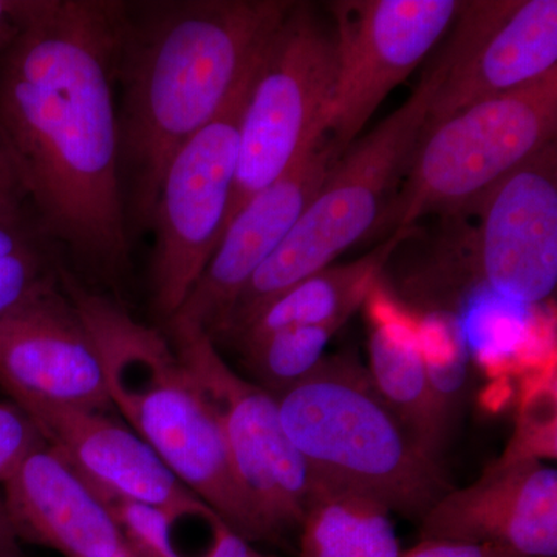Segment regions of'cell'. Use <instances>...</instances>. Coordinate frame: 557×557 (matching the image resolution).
Instances as JSON below:
<instances>
[{
	"label": "cell",
	"instance_id": "277c9868",
	"mask_svg": "<svg viewBox=\"0 0 557 557\" xmlns=\"http://www.w3.org/2000/svg\"><path fill=\"white\" fill-rule=\"evenodd\" d=\"M276 401L289 442L325 487L420 522L453 490L442 460L418 445L354 355L325 357Z\"/></svg>",
	"mask_w": 557,
	"mask_h": 557
},
{
	"label": "cell",
	"instance_id": "7c38bea8",
	"mask_svg": "<svg viewBox=\"0 0 557 557\" xmlns=\"http://www.w3.org/2000/svg\"><path fill=\"white\" fill-rule=\"evenodd\" d=\"M474 276L497 298L536 306L557 285V146L549 143L479 201Z\"/></svg>",
	"mask_w": 557,
	"mask_h": 557
},
{
	"label": "cell",
	"instance_id": "603a6c76",
	"mask_svg": "<svg viewBox=\"0 0 557 557\" xmlns=\"http://www.w3.org/2000/svg\"><path fill=\"white\" fill-rule=\"evenodd\" d=\"M344 322L282 329L237 347L255 384L274 398L307 379L325 358Z\"/></svg>",
	"mask_w": 557,
	"mask_h": 557
},
{
	"label": "cell",
	"instance_id": "5bb4252c",
	"mask_svg": "<svg viewBox=\"0 0 557 557\" xmlns=\"http://www.w3.org/2000/svg\"><path fill=\"white\" fill-rule=\"evenodd\" d=\"M421 539L478 542L523 557H557V471L512 440L471 485L450 490L421 519Z\"/></svg>",
	"mask_w": 557,
	"mask_h": 557
},
{
	"label": "cell",
	"instance_id": "cb8c5ba5",
	"mask_svg": "<svg viewBox=\"0 0 557 557\" xmlns=\"http://www.w3.org/2000/svg\"><path fill=\"white\" fill-rule=\"evenodd\" d=\"M47 445L35 421L20 406L0 403V485L33 450Z\"/></svg>",
	"mask_w": 557,
	"mask_h": 557
},
{
	"label": "cell",
	"instance_id": "f1b7e54d",
	"mask_svg": "<svg viewBox=\"0 0 557 557\" xmlns=\"http://www.w3.org/2000/svg\"><path fill=\"white\" fill-rule=\"evenodd\" d=\"M112 557H139V556L131 547L129 549H126V552L120 553V555H115Z\"/></svg>",
	"mask_w": 557,
	"mask_h": 557
},
{
	"label": "cell",
	"instance_id": "8992f818",
	"mask_svg": "<svg viewBox=\"0 0 557 557\" xmlns=\"http://www.w3.org/2000/svg\"><path fill=\"white\" fill-rule=\"evenodd\" d=\"M557 70L500 97L475 102L421 134L409 174L384 222L410 231L432 212H457L556 141Z\"/></svg>",
	"mask_w": 557,
	"mask_h": 557
},
{
	"label": "cell",
	"instance_id": "52a82bcc",
	"mask_svg": "<svg viewBox=\"0 0 557 557\" xmlns=\"http://www.w3.org/2000/svg\"><path fill=\"white\" fill-rule=\"evenodd\" d=\"M335 81V36L313 5L293 2L263 49L249 90L225 231L325 134Z\"/></svg>",
	"mask_w": 557,
	"mask_h": 557
},
{
	"label": "cell",
	"instance_id": "ac0fdd59",
	"mask_svg": "<svg viewBox=\"0 0 557 557\" xmlns=\"http://www.w3.org/2000/svg\"><path fill=\"white\" fill-rule=\"evenodd\" d=\"M410 231H394L391 237L361 258L325 267L270 300L228 339L237 347L282 329L346 322L357 313L379 281L395 249Z\"/></svg>",
	"mask_w": 557,
	"mask_h": 557
},
{
	"label": "cell",
	"instance_id": "30bf717a",
	"mask_svg": "<svg viewBox=\"0 0 557 557\" xmlns=\"http://www.w3.org/2000/svg\"><path fill=\"white\" fill-rule=\"evenodd\" d=\"M458 0H336V81L327 137L338 159L395 87L437 46L456 20Z\"/></svg>",
	"mask_w": 557,
	"mask_h": 557
},
{
	"label": "cell",
	"instance_id": "d6986e66",
	"mask_svg": "<svg viewBox=\"0 0 557 557\" xmlns=\"http://www.w3.org/2000/svg\"><path fill=\"white\" fill-rule=\"evenodd\" d=\"M369 375L380 397L432 457L442 460L449 431L440 420L420 339L399 322H380L370 333Z\"/></svg>",
	"mask_w": 557,
	"mask_h": 557
},
{
	"label": "cell",
	"instance_id": "4fadbf2b",
	"mask_svg": "<svg viewBox=\"0 0 557 557\" xmlns=\"http://www.w3.org/2000/svg\"><path fill=\"white\" fill-rule=\"evenodd\" d=\"M0 386L16 406L112 409L100 354L61 281L0 318Z\"/></svg>",
	"mask_w": 557,
	"mask_h": 557
},
{
	"label": "cell",
	"instance_id": "3957f363",
	"mask_svg": "<svg viewBox=\"0 0 557 557\" xmlns=\"http://www.w3.org/2000/svg\"><path fill=\"white\" fill-rule=\"evenodd\" d=\"M67 293L100 354L112 408L188 490L251 544L263 542L214 408L166 333L141 324L64 267Z\"/></svg>",
	"mask_w": 557,
	"mask_h": 557
},
{
	"label": "cell",
	"instance_id": "ba28073f",
	"mask_svg": "<svg viewBox=\"0 0 557 557\" xmlns=\"http://www.w3.org/2000/svg\"><path fill=\"white\" fill-rule=\"evenodd\" d=\"M164 329L218 413L231 463L263 542L278 544L299 531L311 502L325 486L289 442L273 395L231 369L199 325L171 319Z\"/></svg>",
	"mask_w": 557,
	"mask_h": 557
},
{
	"label": "cell",
	"instance_id": "484cf974",
	"mask_svg": "<svg viewBox=\"0 0 557 557\" xmlns=\"http://www.w3.org/2000/svg\"><path fill=\"white\" fill-rule=\"evenodd\" d=\"M399 557H523L511 549L478 542L448 541V539H420L416 547Z\"/></svg>",
	"mask_w": 557,
	"mask_h": 557
},
{
	"label": "cell",
	"instance_id": "2e32d148",
	"mask_svg": "<svg viewBox=\"0 0 557 557\" xmlns=\"http://www.w3.org/2000/svg\"><path fill=\"white\" fill-rule=\"evenodd\" d=\"M20 408L35 421L47 445L102 493L164 515L208 505L172 474L148 443L108 413L51 403Z\"/></svg>",
	"mask_w": 557,
	"mask_h": 557
},
{
	"label": "cell",
	"instance_id": "9c48e42d",
	"mask_svg": "<svg viewBox=\"0 0 557 557\" xmlns=\"http://www.w3.org/2000/svg\"><path fill=\"white\" fill-rule=\"evenodd\" d=\"M258 64L222 112L175 153L161 180L149 228L156 234L149 284L153 313L163 324L182 309L222 240Z\"/></svg>",
	"mask_w": 557,
	"mask_h": 557
},
{
	"label": "cell",
	"instance_id": "7a4b0ae2",
	"mask_svg": "<svg viewBox=\"0 0 557 557\" xmlns=\"http://www.w3.org/2000/svg\"><path fill=\"white\" fill-rule=\"evenodd\" d=\"M289 0L123 2L120 183L132 236L150 228L168 164L258 64Z\"/></svg>",
	"mask_w": 557,
	"mask_h": 557
},
{
	"label": "cell",
	"instance_id": "83f0119b",
	"mask_svg": "<svg viewBox=\"0 0 557 557\" xmlns=\"http://www.w3.org/2000/svg\"><path fill=\"white\" fill-rule=\"evenodd\" d=\"M0 557H22L21 541L11 525L5 507L0 508Z\"/></svg>",
	"mask_w": 557,
	"mask_h": 557
},
{
	"label": "cell",
	"instance_id": "44dd1931",
	"mask_svg": "<svg viewBox=\"0 0 557 557\" xmlns=\"http://www.w3.org/2000/svg\"><path fill=\"white\" fill-rule=\"evenodd\" d=\"M392 512L379 502L325 487L299 528V557H399Z\"/></svg>",
	"mask_w": 557,
	"mask_h": 557
},
{
	"label": "cell",
	"instance_id": "5b68a950",
	"mask_svg": "<svg viewBox=\"0 0 557 557\" xmlns=\"http://www.w3.org/2000/svg\"><path fill=\"white\" fill-rule=\"evenodd\" d=\"M445 73L437 58L408 100L333 164L314 199L249 278L212 339H228L270 300L332 265L379 223L384 197L408 168Z\"/></svg>",
	"mask_w": 557,
	"mask_h": 557
},
{
	"label": "cell",
	"instance_id": "4316f807",
	"mask_svg": "<svg viewBox=\"0 0 557 557\" xmlns=\"http://www.w3.org/2000/svg\"><path fill=\"white\" fill-rule=\"evenodd\" d=\"M20 30L21 24L17 20L16 0H0V57L20 35Z\"/></svg>",
	"mask_w": 557,
	"mask_h": 557
},
{
	"label": "cell",
	"instance_id": "d4e9b609",
	"mask_svg": "<svg viewBox=\"0 0 557 557\" xmlns=\"http://www.w3.org/2000/svg\"><path fill=\"white\" fill-rule=\"evenodd\" d=\"M32 209L20 171L5 139L0 135V220L17 218Z\"/></svg>",
	"mask_w": 557,
	"mask_h": 557
},
{
	"label": "cell",
	"instance_id": "9a60e30c",
	"mask_svg": "<svg viewBox=\"0 0 557 557\" xmlns=\"http://www.w3.org/2000/svg\"><path fill=\"white\" fill-rule=\"evenodd\" d=\"M338 160L324 134L284 175L256 194L231 220L196 287L171 319L199 325L212 338L249 278L285 240Z\"/></svg>",
	"mask_w": 557,
	"mask_h": 557
},
{
	"label": "cell",
	"instance_id": "6da1fadb",
	"mask_svg": "<svg viewBox=\"0 0 557 557\" xmlns=\"http://www.w3.org/2000/svg\"><path fill=\"white\" fill-rule=\"evenodd\" d=\"M16 13L0 135L42 233L84 276L116 287L132 265L115 101L123 0H16Z\"/></svg>",
	"mask_w": 557,
	"mask_h": 557
},
{
	"label": "cell",
	"instance_id": "f546056e",
	"mask_svg": "<svg viewBox=\"0 0 557 557\" xmlns=\"http://www.w3.org/2000/svg\"><path fill=\"white\" fill-rule=\"evenodd\" d=\"M3 507H5V504H3L2 493H0V508H3Z\"/></svg>",
	"mask_w": 557,
	"mask_h": 557
},
{
	"label": "cell",
	"instance_id": "e0dca14e",
	"mask_svg": "<svg viewBox=\"0 0 557 557\" xmlns=\"http://www.w3.org/2000/svg\"><path fill=\"white\" fill-rule=\"evenodd\" d=\"M2 497L21 542L65 557H112L131 548L97 487L50 445L21 461L2 483Z\"/></svg>",
	"mask_w": 557,
	"mask_h": 557
},
{
	"label": "cell",
	"instance_id": "7402d4cb",
	"mask_svg": "<svg viewBox=\"0 0 557 557\" xmlns=\"http://www.w3.org/2000/svg\"><path fill=\"white\" fill-rule=\"evenodd\" d=\"M58 251L33 209L0 220V318L60 284L64 265Z\"/></svg>",
	"mask_w": 557,
	"mask_h": 557
},
{
	"label": "cell",
	"instance_id": "ffe728a7",
	"mask_svg": "<svg viewBox=\"0 0 557 557\" xmlns=\"http://www.w3.org/2000/svg\"><path fill=\"white\" fill-rule=\"evenodd\" d=\"M139 557H276L240 536L209 505L164 515L100 491Z\"/></svg>",
	"mask_w": 557,
	"mask_h": 557
},
{
	"label": "cell",
	"instance_id": "8fae6325",
	"mask_svg": "<svg viewBox=\"0 0 557 557\" xmlns=\"http://www.w3.org/2000/svg\"><path fill=\"white\" fill-rule=\"evenodd\" d=\"M440 60L446 73L424 131L475 102L544 79L557 70L556 0L461 2Z\"/></svg>",
	"mask_w": 557,
	"mask_h": 557
}]
</instances>
